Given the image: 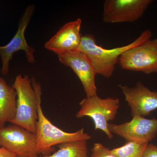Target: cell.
<instances>
[{"instance_id": "obj_1", "label": "cell", "mask_w": 157, "mask_h": 157, "mask_svg": "<svg viewBox=\"0 0 157 157\" xmlns=\"http://www.w3.org/2000/svg\"><path fill=\"white\" fill-rule=\"evenodd\" d=\"M17 94L15 117L10 123L23 127L36 134L38 118V104L42 100V88L39 82L28 75L16 76L12 86Z\"/></svg>"}, {"instance_id": "obj_13", "label": "cell", "mask_w": 157, "mask_h": 157, "mask_svg": "<svg viewBox=\"0 0 157 157\" xmlns=\"http://www.w3.org/2000/svg\"><path fill=\"white\" fill-rule=\"evenodd\" d=\"M17 94L12 86L0 77V128L7 122H11L16 114Z\"/></svg>"}, {"instance_id": "obj_10", "label": "cell", "mask_w": 157, "mask_h": 157, "mask_svg": "<svg viewBox=\"0 0 157 157\" xmlns=\"http://www.w3.org/2000/svg\"><path fill=\"white\" fill-rule=\"evenodd\" d=\"M61 63L69 67L81 81L86 97L97 95L95 77L97 73L91 62L79 51L70 52L58 55Z\"/></svg>"}, {"instance_id": "obj_12", "label": "cell", "mask_w": 157, "mask_h": 157, "mask_svg": "<svg viewBox=\"0 0 157 157\" xmlns=\"http://www.w3.org/2000/svg\"><path fill=\"white\" fill-rule=\"evenodd\" d=\"M82 20H75L66 24L45 44L46 49L57 55L78 50L81 44Z\"/></svg>"}, {"instance_id": "obj_8", "label": "cell", "mask_w": 157, "mask_h": 157, "mask_svg": "<svg viewBox=\"0 0 157 157\" xmlns=\"http://www.w3.org/2000/svg\"><path fill=\"white\" fill-rule=\"evenodd\" d=\"M152 0H106L103 20L106 23H133L140 19Z\"/></svg>"}, {"instance_id": "obj_9", "label": "cell", "mask_w": 157, "mask_h": 157, "mask_svg": "<svg viewBox=\"0 0 157 157\" xmlns=\"http://www.w3.org/2000/svg\"><path fill=\"white\" fill-rule=\"evenodd\" d=\"M108 128L113 134L124 138L128 142L148 144L157 135V119L135 116L130 121L123 124L109 123Z\"/></svg>"}, {"instance_id": "obj_15", "label": "cell", "mask_w": 157, "mask_h": 157, "mask_svg": "<svg viewBox=\"0 0 157 157\" xmlns=\"http://www.w3.org/2000/svg\"><path fill=\"white\" fill-rule=\"evenodd\" d=\"M147 144L128 142L120 147L113 148L111 151L117 157H142Z\"/></svg>"}, {"instance_id": "obj_3", "label": "cell", "mask_w": 157, "mask_h": 157, "mask_svg": "<svg viewBox=\"0 0 157 157\" xmlns=\"http://www.w3.org/2000/svg\"><path fill=\"white\" fill-rule=\"evenodd\" d=\"M41 101L38 104V118L36 131L37 150L38 154L48 155L55 151L54 146L62 144L79 140H89L92 138L82 128L69 133L54 125L46 117L42 111Z\"/></svg>"}, {"instance_id": "obj_16", "label": "cell", "mask_w": 157, "mask_h": 157, "mask_svg": "<svg viewBox=\"0 0 157 157\" xmlns=\"http://www.w3.org/2000/svg\"><path fill=\"white\" fill-rule=\"evenodd\" d=\"M90 157H117L112 153L111 150L100 143H96L91 149Z\"/></svg>"}, {"instance_id": "obj_7", "label": "cell", "mask_w": 157, "mask_h": 157, "mask_svg": "<svg viewBox=\"0 0 157 157\" xmlns=\"http://www.w3.org/2000/svg\"><path fill=\"white\" fill-rule=\"evenodd\" d=\"M35 6L30 5L27 7L24 13L20 20L18 29L14 36L7 45L0 46V57L2 61L1 72L4 76L9 73L10 61L15 52L22 50L25 53L26 57L30 63L36 62L34 48L28 45L25 36V33L33 16Z\"/></svg>"}, {"instance_id": "obj_5", "label": "cell", "mask_w": 157, "mask_h": 157, "mask_svg": "<svg viewBox=\"0 0 157 157\" xmlns=\"http://www.w3.org/2000/svg\"><path fill=\"white\" fill-rule=\"evenodd\" d=\"M118 63L123 70L147 74L157 73V39H149L124 52Z\"/></svg>"}, {"instance_id": "obj_18", "label": "cell", "mask_w": 157, "mask_h": 157, "mask_svg": "<svg viewBox=\"0 0 157 157\" xmlns=\"http://www.w3.org/2000/svg\"><path fill=\"white\" fill-rule=\"evenodd\" d=\"M0 157H19L6 149L0 147Z\"/></svg>"}, {"instance_id": "obj_14", "label": "cell", "mask_w": 157, "mask_h": 157, "mask_svg": "<svg viewBox=\"0 0 157 157\" xmlns=\"http://www.w3.org/2000/svg\"><path fill=\"white\" fill-rule=\"evenodd\" d=\"M57 151L52 154L38 157H90L87 140H79L59 144Z\"/></svg>"}, {"instance_id": "obj_11", "label": "cell", "mask_w": 157, "mask_h": 157, "mask_svg": "<svg viewBox=\"0 0 157 157\" xmlns=\"http://www.w3.org/2000/svg\"><path fill=\"white\" fill-rule=\"evenodd\" d=\"M119 86L131 108L132 117L149 115L157 109V91H152L140 82L134 87L122 85Z\"/></svg>"}, {"instance_id": "obj_4", "label": "cell", "mask_w": 157, "mask_h": 157, "mask_svg": "<svg viewBox=\"0 0 157 157\" xmlns=\"http://www.w3.org/2000/svg\"><path fill=\"white\" fill-rule=\"evenodd\" d=\"M120 104L119 99L117 98L102 99L98 95L86 97L79 103L80 109L76 113V117L91 118L94 124L95 130H101L109 139H112L113 134L108 129V122L115 119Z\"/></svg>"}, {"instance_id": "obj_6", "label": "cell", "mask_w": 157, "mask_h": 157, "mask_svg": "<svg viewBox=\"0 0 157 157\" xmlns=\"http://www.w3.org/2000/svg\"><path fill=\"white\" fill-rule=\"evenodd\" d=\"M0 147L19 157H38L36 135L11 124L0 128Z\"/></svg>"}, {"instance_id": "obj_17", "label": "cell", "mask_w": 157, "mask_h": 157, "mask_svg": "<svg viewBox=\"0 0 157 157\" xmlns=\"http://www.w3.org/2000/svg\"><path fill=\"white\" fill-rule=\"evenodd\" d=\"M142 157H157V146L152 144H148L144 152Z\"/></svg>"}, {"instance_id": "obj_2", "label": "cell", "mask_w": 157, "mask_h": 157, "mask_svg": "<svg viewBox=\"0 0 157 157\" xmlns=\"http://www.w3.org/2000/svg\"><path fill=\"white\" fill-rule=\"evenodd\" d=\"M152 36L151 31L145 30L132 43L121 47L107 49L97 45L95 38L93 35L87 34L82 36L78 50L89 59L97 74L109 78L114 72L120 56L124 52L142 44L151 39Z\"/></svg>"}]
</instances>
